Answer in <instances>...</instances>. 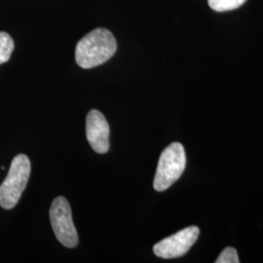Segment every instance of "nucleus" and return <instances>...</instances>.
<instances>
[{
  "label": "nucleus",
  "mask_w": 263,
  "mask_h": 263,
  "mask_svg": "<svg viewBox=\"0 0 263 263\" xmlns=\"http://www.w3.org/2000/svg\"><path fill=\"white\" fill-rule=\"evenodd\" d=\"M30 161L25 154L17 155L11 163L9 173L0 185V206L5 210L15 207L28 184Z\"/></svg>",
  "instance_id": "f03ea898"
},
{
  "label": "nucleus",
  "mask_w": 263,
  "mask_h": 263,
  "mask_svg": "<svg viewBox=\"0 0 263 263\" xmlns=\"http://www.w3.org/2000/svg\"><path fill=\"white\" fill-rule=\"evenodd\" d=\"M186 165L184 147L179 142H173L160 155L153 187L164 191L172 186L183 174Z\"/></svg>",
  "instance_id": "7ed1b4c3"
},
{
  "label": "nucleus",
  "mask_w": 263,
  "mask_h": 263,
  "mask_svg": "<svg viewBox=\"0 0 263 263\" xmlns=\"http://www.w3.org/2000/svg\"><path fill=\"white\" fill-rule=\"evenodd\" d=\"M239 261L237 251L232 247H228L219 254L216 263H238Z\"/></svg>",
  "instance_id": "1a4fd4ad"
},
{
  "label": "nucleus",
  "mask_w": 263,
  "mask_h": 263,
  "mask_svg": "<svg viewBox=\"0 0 263 263\" xmlns=\"http://www.w3.org/2000/svg\"><path fill=\"white\" fill-rule=\"evenodd\" d=\"M50 219L58 241L66 248H76L78 234L72 219L68 201L63 196L57 197L50 209Z\"/></svg>",
  "instance_id": "20e7f679"
},
{
  "label": "nucleus",
  "mask_w": 263,
  "mask_h": 263,
  "mask_svg": "<svg viewBox=\"0 0 263 263\" xmlns=\"http://www.w3.org/2000/svg\"><path fill=\"white\" fill-rule=\"evenodd\" d=\"M14 41L7 32L0 31V65L7 63L14 51Z\"/></svg>",
  "instance_id": "0eeeda50"
},
{
  "label": "nucleus",
  "mask_w": 263,
  "mask_h": 263,
  "mask_svg": "<svg viewBox=\"0 0 263 263\" xmlns=\"http://www.w3.org/2000/svg\"><path fill=\"white\" fill-rule=\"evenodd\" d=\"M86 137L97 153L104 154L109 149V125L104 114L92 109L86 118Z\"/></svg>",
  "instance_id": "423d86ee"
},
{
  "label": "nucleus",
  "mask_w": 263,
  "mask_h": 263,
  "mask_svg": "<svg viewBox=\"0 0 263 263\" xmlns=\"http://www.w3.org/2000/svg\"><path fill=\"white\" fill-rule=\"evenodd\" d=\"M116 50L117 43L112 33L106 28H96L77 43L76 63L85 69L93 68L111 59Z\"/></svg>",
  "instance_id": "f257e3e1"
},
{
  "label": "nucleus",
  "mask_w": 263,
  "mask_h": 263,
  "mask_svg": "<svg viewBox=\"0 0 263 263\" xmlns=\"http://www.w3.org/2000/svg\"><path fill=\"white\" fill-rule=\"evenodd\" d=\"M247 0H208L210 7L216 12H226L239 8Z\"/></svg>",
  "instance_id": "6e6552de"
},
{
  "label": "nucleus",
  "mask_w": 263,
  "mask_h": 263,
  "mask_svg": "<svg viewBox=\"0 0 263 263\" xmlns=\"http://www.w3.org/2000/svg\"><path fill=\"white\" fill-rule=\"evenodd\" d=\"M200 230L197 226L186 227L178 233L165 238L153 247L155 255L161 258H177L187 253L197 241Z\"/></svg>",
  "instance_id": "39448f33"
}]
</instances>
